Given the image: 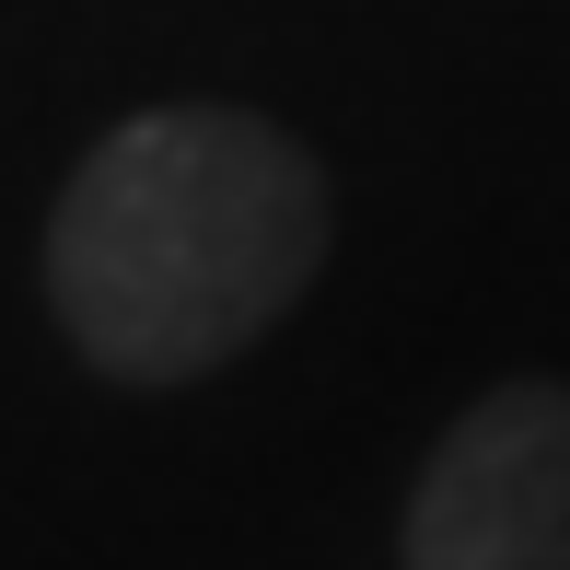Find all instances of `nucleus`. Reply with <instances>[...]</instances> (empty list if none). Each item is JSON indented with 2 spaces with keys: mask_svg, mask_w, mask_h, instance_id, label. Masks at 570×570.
Here are the masks:
<instances>
[{
  "mask_svg": "<svg viewBox=\"0 0 570 570\" xmlns=\"http://www.w3.org/2000/svg\"><path fill=\"white\" fill-rule=\"evenodd\" d=\"M407 570H570V384H501L407 489Z\"/></svg>",
  "mask_w": 570,
  "mask_h": 570,
  "instance_id": "f03ea898",
  "label": "nucleus"
},
{
  "mask_svg": "<svg viewBox=\"0 0 570 570\" xmlns=\"http://www.w3.org/2000/svg\"><path fill=\"white\" fill-rule=\"evenodd\" d=\"M326 268V175L245 106H151L70 175L47 303L117 384H187L256 350Z\"/></svg>",
  "mask_w": 570,
  "mask_h": 570,
  "instance_id": "f257e3e1",
  "label": "nucleus"
}]
</instances>
